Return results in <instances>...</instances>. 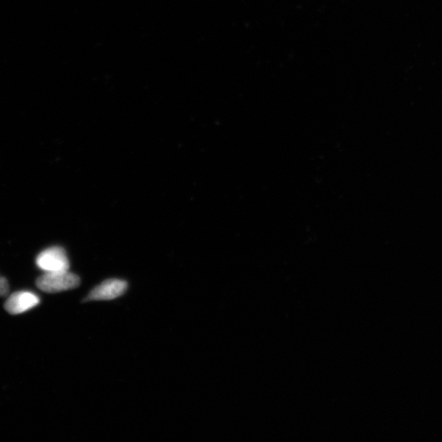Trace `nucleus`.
<instances>
[{"instance_id": "obj_5", "label": "nucleus", "mask_w": 442, "mask_h": 442, "mask_svg": "<svg viewBox=\"0 0 442 442\" xmlns=\"http://www.w3.org/2000/svg\"><path fill=\"white\" fill-rule=\"evenodd\" d=\"M9 282L4 277H0V297H6L9 294Z\"/></svg>"}, {"instance_id": "obj_4", "label": "nucleus", "mask_w": 442, "mask_h": 442, "mask_svg": "<svg viewBox=\"0 0 442 442\" xmlns=\"http://www.w3.org/2000/svg\"><path fill=\"white\" fill-rule=\"evenodd\" d=\"M41 303L40 297L29 291L16 292L5 302V309L11 314H20L30 311Z\"/></svg>"}, {"instance_id": "obj_1", "label": "nucleus", "mask_w": 442, "mask_h": 442, "mask_svg": "<svg viewBox=\"0 0 442 442\" xmlns=\"http://www.w3.org/2000/svg\"><path fill=\"white\" fill-rule=\"evenodd\" d=\"M81 279L76 274L68 272L44 273L36 280L38 289L47 294L74 289L78 287Z\"/></svg>"}, {"instance_id": "obj_3", "label": "nucleus", "mask_w": 442, "mask_h": 442, "mask_svg": "<svg viewBox=\"0 0 442 442\" xmlns=\"http://www.w3.org/2000/svg\"><path fill=\"white\" fill-rule=\"evenodd\" d=\"M128 287L126 282L118 279H110L103 282L93 289L86 301H109L123 296Z\"/></svg>"}, {"instance_id": "obj_2", "label": "nucleus", "mask_w": 442, "mask_h": 442, "mask_svg": "<svg viewBox=\"0 0 442 442\" xmlns=\"http://www.w3.org/2000/svg\"><path fill=\"white\" fill-rule=\"evenodd\" d=\"M37 267L44 273L68 272L70 262L63 247H52L47 248L36 257Z\"/></svg>"}]
</instances>
